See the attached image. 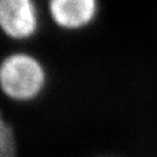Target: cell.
Listing matches in <instances>:
<instances>
[{
    "label": "cell",
    "instance_id": "3",
    "mask_svg": "<svg viewBox=\"0 0 157 157\" xmlns=\"http://www.w3.org/2000/svg\"><path fill=\"white\" fill-rule=\"evenodd\" d=\"M98 0H48L52 22L64 30H79L94 21Z\"/></svg>",
    "mask_w": 157,
    "mask_h": 157
},
{
    "label": "cell",
    "instance_id": "1",
    "mask_svg": "<svg viewBox=\"0 0 157 157\" xmlns=\"http://www.w3.org/2000/svg\"><path fill=\"white\" fill-rule=\"evenodd\" d=\"M47 83L45 69L36 57L27 52H14L6 57L0 67L2 92L15 101L37 98Z\"/></svg>",
    "mask_w": 157,
    "mask_h": 157
},
{
    "label": "cell",
    "instance_id": "2",
    "mask_svg": "<svg viewBox=\"0 0 157 157\" xmlns=\"http://www.w3.org/2000/svg\"><path fill=\"white\" fill-rule=\"evenodd\" d=\"M39 12L34 0H0V26L7 37L23 41L39 30Z\"/></svg>",
    "mask_w": 157,
    "mask_h": 157
},
{
    "label": "cell",
    "instance_id": "4",
    "mask_svg": "<svg viewBox=\"0 0 157 157\" xmlns=\"http://www.w3.org/2000/svg\"><path fill=\"white\" fill-rule=\"evenodd\" d=\"M0 154L1 157H14L15 156V141L12 127L2 119L1 121V132H0Z\"/></svg>",
    "mask_w": 157,
    "mask_h": 157
}]
</instances>
